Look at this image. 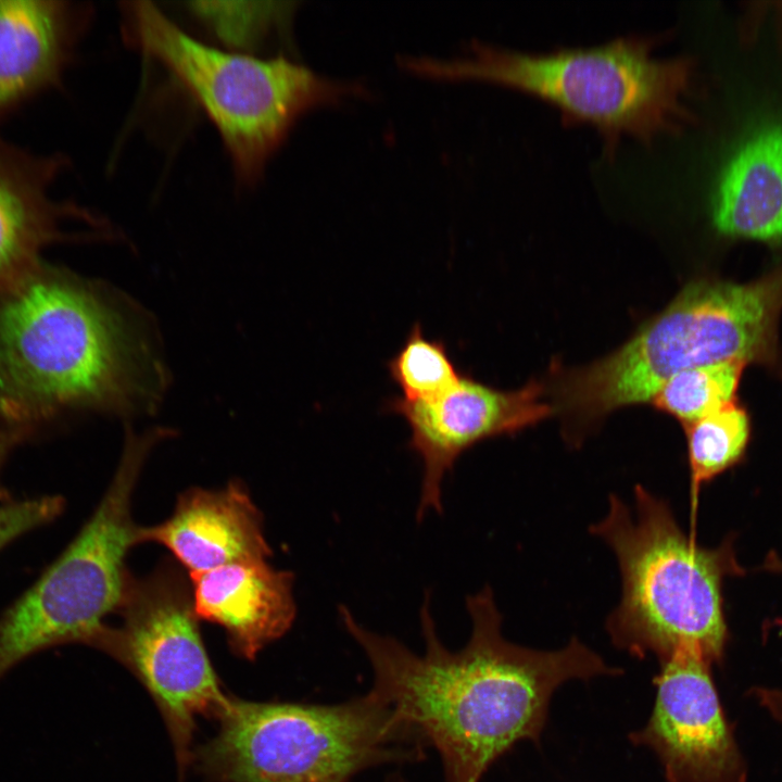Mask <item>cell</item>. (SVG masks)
Instances as JSON below:
<instances>
[{
    "instance_id": "cell-5",
    "label": "cell",
    "mask_w": 782,
    "mask_h": 782,
    "mask_svg": "<svg viewBox=\"0 0 782 782\" xmlns=\"http://www.w3.org/2000/svg\"><path fill=\"white\" fill-rule=\"evenodd\" d=\"M653 42L631 36L550 53L476 42L465 58L406 56L401 64L432 77H477L520 87L556 103L568 115L594 123L608 139L629 133L647 141L688 118L683 98L693 71L686 58L653 56Z\"/></svg>"
},
{
    "instance_id": "cell-17",
    "label": "cell",
    "mask_w": 782,
    "mask_h": 782,
    "mask_svg": "<svg viewBox=\"0 0 782 782\" xmlns=\"http://www.w3.org/2000/svg\"><path fill=\"white\" fill-rule=\"evenodd\" d=\"M692 509L699 488L737 465L745 456L752 432L751 418L734 402L685 426Z\"/></svg>"
},
{
    "instance_id": "cell-3",
    "label": "cell",
    "mask_w": 782,
    "mask_h": 782,
    "mask_svg": "<svg viewBox=\"0 0 782 782\" xmlns=\"http://www.w3.org/2000/svg\"><path fill=\"white\" fill-rule=\"evenodd\" d=\"M634 514L617 495L591 526L614 552L622 593L606 621L615 646L658 661L692 649L711 665L727 642L722 580L733 564L728 546L705 548L677 522L669 504L634 487Z\"/></svg>"
},
{
    "instance_id": "cell-10",
    "label": "cell",
    "mask_w": 782,
    "mask_h": 782,
    "mask_svg": "<svg viewBox=\"0 0 782 782\" xmlns=\"http://www.w3.org/2000/svg\"><path fill=\"white\" fill-rule=\"evenodd\" d=\"M656 698L630 741L651 748L667 782H744L746 768L699 653L679 649L659 661Z\"/></svg>"
},
{
    "instance_id": "cell-14",
    "label": "cell",
    "mask_w": 782,
    "mask_h": 782,
    "mask_svg": "<svg viewBox=\"0 0 782 782\" xmlns=\"http://www.w3.org/2000/svg\"><path fill=\"white\" fill-rule=\"evenodd\" d=\"M62 156H36L0 137V290L41 263L40 253L67 238L62 224L91 217L49 197Z\"/></svg>"
},
{
    "instance_id": "cell-20",
    "label": "cell",
    "mask_w": 782,
    "mask_h": 782,
    "mask_svg": "<svg viewBox=\"0 0 782 782\" xmlns=\"http://www.w3.org/2000/svg\"><path fill=\"white\" fill-rule=\"evenodd\" d=\"M278 1H193L188 10L220 41L236 52L257 48L280 26H286L293 8Z\"/></svg>"
},
{
    "instance_id": "cell-13",
    "label": "cell",
    "mask_w": 782,
    "mask_h": 782,
    "mask_svg": "<svg viewBox=\"0 0 782 782\" xmlns=\"http://www.w3.org/2000/svg\"><path fill=\"white\" fill-rule=\"evenodd\" d=\"M189 581L198 618L220 626L232 651L248 659L295 619L293 575L266 560L227 564L189 575Z\"/></svg>"
},
{
    "instance_id": "cell-22",
    "label": "cell",
    "mask_w": 782,
    "mask_h": 782,
    "mask_svg": "<svg viewBox=\"0 0 782 782\" xmlns=\"http://www.w3.org/2000/svg\"><path fill=\"white\" fill-rule=\"evenodd\" d=\"M34 434L27 429L0 426V470L9 455Z\"/></svg>"
},
{
    "instance_id": "cell-6",
    "label": "cell",
    "mask_w": 782,
    "mask_h": 782,
    "mask_svg": "<svg viewBox=\"0 0 782 782\" xmlns=\"http://www.w3.org/2000/svg\"><path fill=\"white\" fill-rule=\"evenodd\" d=\"M123 15L131 43L166 67L215 125L244 185L258 179L307 109L364 92L363 86L329 79L282 56L207 46L149 1L124 3Z\"/></svg>"
},
{
    "instance_id": "cell-9",
    "label": "cell",
    "mask_w": 782,
    "mask_h": 782,
    "mask_svg": "<svg viewBox=\"0 0 782 782\" xmlns=\"http://www.w3.org/2000/svg\"><path fill=\"white\" fill-rule=\"evenodd\" d=\"M189 582L169 562L144 577L129 576L116 610L121 625H106L97 645L128 667L153 696L180 770L189 759L195 717H218L229 701L206 654Z\"/></svg>"
},
{
    "instance_id": "cell-8",
    "label": "cell",
    "mask_w": 782,
    "mask_h": 782,
    "mask_svg": "<svg viewBox=\"0 0 782 782\" xmlns=\"http://www.w3.org/2000/svg\"><path fill=\"white\" fill-rule=\"evenodd\" d=\"M157 430L128 433L114 477L66 548L0 616V680L25 658L62 644L97 647L128 578L126 556L142 543L131 500Z\"/></svg>"
},
{
    "instance_id": "cell-23",
    "label": "cell",
    "mask_w": 782,
    "mask_h": 782,
    "mask_svg": "<svg viewBox=\"0 0 782 782\" xmlns=\"http://www.w3.org/2000/svg\"><path fill=\"white\" fill-rule=\"evenodd\" d=\"M753 695L775 719L782 720V690L756 688Z\"/></svg>"
},
{
    "instance_id": "cell-19",
    "label": "cell",
    "mask_w": 782,
    "mask_h": 782,
    "mask_svg": "<svg viewBox=\"0 0 782 782\" xmlns=\"http://www.w3.org/2000/svg\"><path fill=\"white\" fill-rule=\"evenodd\" d=\"M387 367L402 392L400 398L407 402L434 400L456 386L463 376L445 343L426 337L420 323L412 326Z\"/></svg>"
},
{
    "instance_id": "cell-4",
    "label": "cell",
    "mask_w": 782,
    "mask_h": 782,
    "mask_svg": "<svg viewBox=\"0 0 782 782\" xmlns=\"http://www.w3.org/2000/svg\"><path fill=\"white\" fill-rule=\"evenodd\" d=\"M199 752L222 782H352L371 768L425 759L422 736L369 690L336 704L229 698Z\"/></svg>"
},
{
    "instance_id": "cell-16",
    "label": "cell",
    "mask_w": 782,
    "mask_h": 782,
    "mask_svg": "<svg viewBox=\"0 0 782 782\" xmlns=\"http://www.w3.org/2000/svg\"><path fill=\"white\" fill-rule=\"evenodd\" d=\"M710 217L723 236L782 242V122L747 134L722 164Z\"/></svg>"
},
{
    "instance_id": "cell-18",
    "label": "cell",
    "mask_w": 782,
    "mask_h": 782,
    "mask_svg": "<svg viewBox=\"0 0 782 782\" xmlns=\"http://www.w3.org/2000/svg\"><path fill=\"white\" fill-rule=\"evenodd\" d=\"M743 363L724 362L685 369L671 377L653 398V403L688 426L734 402Z\"/></svg>"
},
{
    "instance_id": "cell-21",
    "label": "cell",
    "mask_w": 782,
    "mask_h": 782,
    "mask_svg": "<svg viewBox=\"0 0 782 782\" xmlns=\"http://www.w3.org/2000/svg\"><path fill=\"white\" fill-rule=\"evenodd\" d=\"M64 501L59 495H46L0 504V550L60 516Z\"/></svg>"
},
{
    "instance_id": "cell-1",
    "label": "cell",
    "mask_w": 782,
    "mask_h": 782,
    "mask_svg": "<svg viewBox=\"0 0 782 782\" xmlns=\"http://www.w3.org/2000/svg\"><path fill=\"white\" fill-rule=\"evenodd\" d=\"M466 608L470 636L451 651L437 633L427 597L419 615L420 654L339 608L342 626L370 665V690L438 752L444 782H480L516 743L538 744L551 697L564 682L621 672L577 638L551 652L507 641L488 585L467 597Z\"/></svg>"
},
{
    "instance_id": "cell-2",
    "label": "cell",
    "mask_w": 782,
    "mask_h": 782,
    "mask_svg": "<svg viewBox=\"0 0 782 782\" xmlns=\"http://www.w3.org/2000/svg\"><path fill=\"white\" fill-rule=\"evenodd\" d=\"M164 383L144 324L104 287L41 262L0 290V426L147 412Z\"/></svg>"
},
{
    "instance_id": "cell-15",
    "label": "cell",
    "mask_w": 782,
    "mask_h": 782,
    "mask_svg": "<svg viewBox=\"0 0 782 782\" xmlns=\"http://www.w3.org/2000/svg\"><path fill=\"white\" fill-rule=\"evenodd\" d=\"M87 21L68 1L0 0V119L60 84Z\"/></svg>"
},
{
    "instance_id": "cell-7",
    "label": "cell",
    "mask_w": 782,
    "mask_h": 782,
    "mask_svg": "<svg viewBox=\"0 0 782 782\" xmlns=\"http://www.w3.org/2000/svg\"><path fill=\"white\" fill-rule=\"evenodd\" d=\"M775 332L773 303L757 282L696 280L623 346L575 374L568 400L591 416L652 401L671 377L689 368L764 364Z\"/></svg>"
},
{
    "instance_id": "cell-12",
    "label": "cell",
    "mask_w": 782,
    "mask_h": 782,
    "mask_svg": "<svg viewBox=\"0 0 782 782\" xmlns=\"http://www.w3.org/2000/svg\"><path fill=\"white\" fill-rule=\"evenodd\" d=\"M141 540L168 548L189 575L272 555L262 514L238 481L220 490H187L171 517L142 527Z\"/></svg>"
},
{
    "instance_id": "cell-11",
    "label": "cell",
    "mask_w": 782,
    "mask_h": 782,
    "mask_svg": "<svg viewBox=\"0 0 782 782\" xmlns=\"http://www.w3.org/2000/svg\"><path fill=\"white\" fill-rule=\"evenodd\" d=\"M386 407L405 419L411 429L409 447L422 463L419 518L442 512L444 479L465 451L485 439L515 433L551 411L538 384L502 391L466 373L434 400L407 402L394 396Z\"/></svg>"
},
{
    "instance_id": "cell-24",
    "label": "cell",
    "mask_w": 782,
    "mask_h": 782,
    "mask_svg": "<svg viewBox=\"0 0 782 782\" xmlns=\"http://www.w3.org/2000/svg\"><path fill=\"white\" fill-rule=\"evenodd\" d=\"M382 782H411L408 779H406L401 772H391L387 777H384Z\"/></svg>"
}]
</instances>
